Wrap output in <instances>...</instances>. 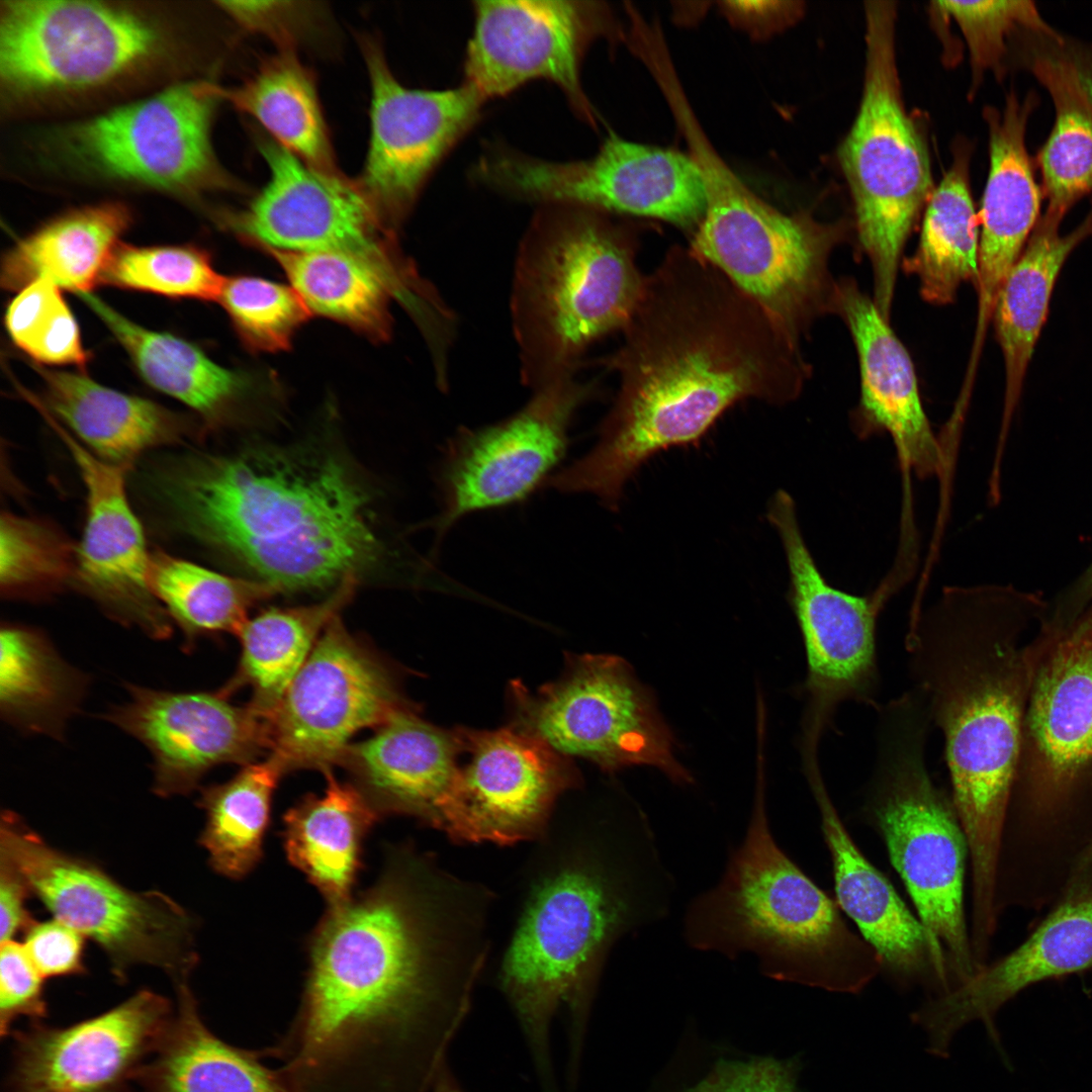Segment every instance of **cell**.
<instances>
[{
  "mask_svg": "<svg viewBox=\"0 0 1092 1092\" xmlns=\"http://www.w3.org/2000/svg\"><path fill=\"white\" fill-rule=\"evenodd\" d=\"M219 100L209 82L177 84L73 125L65 145L108 178L169 191L217 187L223 178L210 131Z\"/></svg>",
  "mask_w": 1092,
  "mask_h": 1092,
  "instance_id": "cell-19",
  "label": "cell"
},
{
  "mask_svg": "<svg viewBox=\"0 0 1092 1092\" xmlns=\"http://www.w3.org/2000/svg\"><path fill=\"white\" fill-rule=\"evenodd\" d=\"M0 858L23 878L54 918L94 941L122 981L135 966L188 979L198 954L193 916L157 891H132L96 863L50 845L16 813L0 824Z\"/></svg>",
  "mask_w": 1092,
  "mask_h": 1092,
  "instance_id": "cell-11",
  "label": "cell"
},
{
  "mask_svg": "<svg viewBox=\"0 0 1092 1092\" xmlns=\"http://www.w3.org/2000/svg\"><path fill=\"white\" fill-rule=\"evenodd\" d=\"M1092 602V562L1057 599L1058 606L1068 614L1080 613Z\"/></svg>",
  "mask_w": 1092,
  "mask_h": 1092,
  "instance_id": "cell-56",
  "label": "cell"
},
{
  "mask_svg": "<svg viewBox=\"0 0 1092 1092\" xmlns=\"http://www.w3.org/2000/svg\"><path fill=\"white\" fill-rule=\"evenodd\" d=\"M829 852L835 900L876 949L882 973L900 989L940 996L953 989L944 952L844 825L825 780L809 784Z\"/></svg>",
  "mask_w": 1092,
  "mask_h": 1092,
  "instance_id": "cell-28",
  "label": "cell"
},
{
  "mask_svg": "<svg viewBox=\"0 0 1092 1092\" xmlns=\"http://www.w3.org/2000/svg\"><path fill=\"white\" fill-rule=\"evenodd\" d=\"M22 935V944L44 980L86 972L85 937L69 925L56 918L34 920Z\"/></svg>",
  "mask_w": 1092,
  "mask_h": 1092,
  "instance_id": "cell-53",
  "label": "cell"
},
{
  "mask_svg": "<svg viewBox=\"0 0 1092 1092\" xmlns=\"http://www.w3.org/2000/svg\"><path fill=\"white\" fill-rule=\"evenodd\" d=\"M473 11L463 83L487 101L543 79L594 124L581 65L590 44L613 32L609 8L592 1L482 0L473 3Z\"/></svg>",
  "mask_w": 1092,
  "mask_h": 1092,
  "instance_id": "cell-21",
  "label": "cell"
},
{
  "mask_svg": "<svg viewBox=\"0 0 1092 1092\" xmlns=\"http://www.w3.org/2000/svg\"><path fill=\"white\" fill-rule=\"evenodd\" d=\"M5 326L12 342L37 364L75 365L88 362L78 323L53 281L38 279L9 302Z\"/></svg>",
  "mask_w": 1092,
  "mask_h": 1092,
  "instance_id": "cell-49",
  "label": "cell"
},
{
  "mask_svg": "<svg viewBox=\"0 0 1092 1092\" xmlns=\"http://www.w3.org/2000/svg\"><path fill=\"white\" fill-rule=\"evenodd\" d=\"M636 255V238L609 213L538 207L518 245L510 294L527 388L576 376L590 346L624 329L645 277Z\"/></svg>",
  "mask_w": 1092,
  "mask_h": 1092,
  "instance_id": "cell-7",
  "label": "cell"
},
{
  "mask_svg": "<svg viewBox=\"0 0 1092 1092\" xmlns=\"http://www.w3.org/2000/svg\"><path fill=\"white\" fill-rule=\"evenodd\" d=\"M677 124L706 186V209L690 247L756 301L799 344L833 308L829 255L839 235L805 214H788L752 192L711 146L693 112Z\"/></svg>",
  "mask_w": 1092,
  "mask_h": 1092,
  "instance_id": "cell-9",
  "label": "cell"
},
{
  "mask_svg": "<svg viewBox=\"0 0 1092 1092\" xmlns=\"http://www.w3.org/2000/svg\"><path fill=\"white\" fill-rule=\"evenodd\" d=\"M160 42L150 20L118 5L10 0L1 6V82L21 94L96 87L144 63Z\"/></svg>",
  "mask_w": 1092,
  "mask_h": 1092,
  "instance_id": "cell-16",
  "label": "cell"
},
{
  "mask_svg": "<svg viewBox=\"0 0 1092 1092\" xmlns=\"http://www.w3.org/2000/svg\"><path fill=\"white\" fill-rule=\"evenodd\" d=\"M46 403L73 436L103 460L120 465L141 453L181 441L186 422L162 405L104 386L83 374L33 366Z\"/></svg>",
  "mask_w": 1092,
  "mask_h": 1092,
  "instance_id": "cell-34",
  "label": "cell"
},
{
  "mask_svg": "<svg viewBox=\"0 0 1092 1092\" xmlns=\"http://www.w3.org/2000/svg\"><path fill=\"white\" fill-rule=\"evenodd\" d=\"M37 411L74 459L86 490V522L76 549L74 580L107 615L155 640L172 623L148 579L151 554L125 489V469L101 459L42 405Z\"/></svg>",
  "mask_w": 1092,
  "mask_h": 1092,
  "instance_id": "cell-25",
  "label": "cell"
},
{
  "mask_svg": "<svg viewBox=\"0 0 1092 1092\" xmlns=\"http://www.w3.org/2000/svg\"><path fill=\"white\" fill-rule=\"evenodd\" d=\"M408 708L386 665L338 616L265 720L268 749L286 772L326 770L356 733Z\"/></svg>",
  "mask_w": 1092,
  "mask_h": 1092,
  "instance_id": "cell-18",
  "label": "cell"
},
{
  "mask_svg": "<svg viewBox=\"0 0 1092 1092\" xmlns=\"http://www.w3.org/2000/svg\"><path fill=\"white\" fill-rule=\"evenodd\" d=\"M217 4L243 27L275 37L283 48H291L293 23L303 12L291 2L220 1Z\"/></svg>",
  "mask_w": 1092,
  "mask_h": 1092,
  "instance_id": "cell-54",
  "label": "cell"
},
{
  "mask_svg": "<svg viewBox=\"0 0 1092 1092\" xmlns=\"http://www.w3.org/2000/svg\"><path fill=\"white\" fill-rule=\"evenodd\" d=\"M595 391L576 376L555 381L533 390L510 417L451 438L437 472L438 537L468 514L523 500L550 477L568 449L575 414Z\"/></svg>",
  "mask_w": 1092,
  "mask_h": 1092,
  "instance_id": "cell-17",
  "label": "cell"
},
{
  "mask_svg": "<svg viewBox=\"0 0 1092 1092\" xmlns=\"http://www.w3.org/2000/svg\"><path fill=\"white\" fill-rule=\"evenodd\" d=\"M1040 623L1023 742L1031 758L1030 804L1046 816L1092 767V602L1065 624Z\"/></svg>",
  "mask_w": 1092,
  "mask_h": 1092,
  "instance_id": "cell-23",
  "label": "cell"
},
{
  "mask_svg": "<svg viewBox=\"0 0 1092 1092\" xmlns=\"http://www.w3.org/2000/svg\"><path fill=\"white\" fill-rule=\"evenodd\" d=\"M473 174L485 186L539 206L574 205L656 218L692 235L707 203L704 177L691 154L614 132L594 157L580 161H547L494 145L479 158Z\"/></svg>",
  "mask_w": 1092,
  "mask_h": 1092,
  "instance_id": "cell-13",
  "label": "cell"
},
{
  "mask_svg": "<svg viewBox=\"0 0 1092 1092\" xmlns=\"http://www.w3.org/2000/svg\"><path fill=\"white\" fill-rule=\"evenodd\" d=\"M89 677L67 662L33 627L3 624L0 631V713L29 734L57 740L80 711Z\"/></svg>",
  "mask_w": 1092,
  "mask_h": 1092,
  "instance_id": "cell-39",
  "label": "cell"
},
{
  "mask_svg": "<svg viewBox=\"0 0 1092 1092\" xmlns=\"http://www.w3.org/2000/svg\"><path fill=\"white\" fill-rule=\"evenodd\" d=\"M219 94L302 161L339 172L314 77L291 48L268 57L241 85L219 87Z\"/></svg>",
  "mask_w": 1092,
  "mask_h": 1092,
  "instance_id": "cell-40",
  "label": "cell"
},
{
  "mask_svg": "<svg viewBox=\"0 0 1092 1092\" xmlns=\"http://www.w3.org/2000/svg\"><path fill=\"white\" fill-rule=\"evenodd\" d=\"M459 750V729L436 727L408 708L350 744L338 763L381 816H411L441 831Z\"/></svg>",
  "mask_w": 1092,
  "mask_h": 1092,
  "instance_id": "cell-30",
  "label": "cell"
},
{
  "mask_svg": "<svg viewBox=\"0 0 1092 1092\" xmlns=\"http://www.w3.org/2000/svg\"><path fill=\"white\" fill-rule=\"evenodd\" d=\"M224 281L210 255L195 246L141 247L119 243L99 283L172 298L218 301Z\"/></svg>",
  "mask_w": 1092,
  "mask_h": 1092,
  "instance_id": "cell-47",
  "label": "cell"
},
{
  "mask_svg": "<svg viewBox=\"0 0 1092 1092\" xmlns=\"http://www.w3.org/2000/svg\"><path fill=\"white\" fill-rule=\"evenodd\" d=\"M371 87L370 138L357 179L395 233L429 178L480 118L485 100L470 86L424 90L403 86L382 50L362 40Z\"/></svg>",
  "mask_w": 1092,
  "mask_h": 1092,
  "instance_id": "cell-20",
  "label": "cell"
},
{
  "mask_svg": "<svg viewBox=\"0 0 1092 1092\" xmlns=\"http://www.w3.org/2000/svg\"><path fill=\"white\" fill-rule=\"evenodd\" d=\"M432 1092H462V1091H461L460 1087L458 1086V1084L456 1083L454 1077L452 1076V1074L449 1071V1069L447 1068V1066H445L441 1070V1072H440V1074H439V1076H438V1078H437V1080H436V1082L434 1084Z\"/></svg>",
  "mask_w": 1092,
  "mask_h": 1092,
  "instance_id": "cell-59",
  "label": "cell"
},
{
  "mask_svg": "<svg viewBox=\"0 0 1092 1092\" xmlns=\"http://www.w3.org/2000/svg\"><path fill=\"white\" fill-rule=\"evenodd\" d=\"M1061 220L1046 213L1038 220L994 301L992 318L1005 366L1004 410L995 459L998 463L1056 280L1069 254L1092 230V212L1067 235L1059 233Z\"/></svg>",
  "mask_w": 1092,
  "mask_h": 1092,
  "instance_id": "cell-32",
  "label": "cell"
},
{
  "mask_svg": "<svg viewBox=\"0 0 1092 1092\" xmlns=\"http://www.w3.org/2000/svg\"><path fill=\"white\" fill-rule=\"evenodd\" d=\"M622 332L602 360L619 389L598 441L551 480L611 510L652 456L697 442L740 400H793L808 375L799 344L691 247H671L645 275Z\"/></svg>",
  "mask_w": 1092,
  "mask_h": 1092,
  "instance_id": "cell-2",
  "label": "cell"
},
{
  "mask_svg": "<svg viewBox=\"0 0 1092 1092\" xmlns=\"http://www.w3.org/2000/svg\"><path fill=\"white\" fill-rule=\"evenodd\" d=\"M934 4L958 23L968 43L973 68L979 73L1001 69L1007 40L1018 30L1064 41L1031 1H936Z\"/></svg>",
  "mask_w": 1092,
  "mask_h": 1092,
  "instance_id": "cell-51",
  "label": "cell"
},
{
  "mask_svg": "<svg viewBox=\"0 0 1092 1092\" xmlns=\"http://www.w3.org/2000/svg\"><path fill=\"white\" fill-rule=\"evenodd\" d=\"M258 146L268 180L243 209L223 215L229 230L265 251L351 256L374 270L401 305L419 298L426 279L357 180L317 169L271 139Z\"/></svg>",
  "mask_w": 1092,
  "mask_h": 1092,
  "instance_id": "cell-12",
  "label": "cell"
},
{
  "mask_svg": "<svg viewBox=\"0 0 1092 1092\" xmlns=\"http://www.w3.org/2000/svg\"><path fill=\"white\" fill-rule=\"evenodd\" d=\"M979 218L969 188L965 161L953 163L925 209L918 247L904 262L919 292L932 304H947L966 281L976 282Z\"/></svg>",
  "mask_w": 1092,
  "mask_h": 1092,
  "instance_id": "cell-42",
  "label": "cell"
},
{
  "mask_svg": "<svg viewBox=\"0 0 1092 1092\" xmlns=\"http://www.w3.org/2000/svg\"><path fill=\"white\" fill-rule=\"evenodd\" d=\"M174 1009L143 989L96 1016L64 1027L14 1032L11 1092H129Z\"/></svg>",
  "mask_w": 1092,
  "mask_h": 1092,
  "instance_id": "cell-24",
  "label": "cell"
},
{
  "mask_svg": "<svg viewBox=\"0 0 1092 1092\" xmlns=\"http://www.w3.org/2000/svg\"><path fill=\"white\" fill-rule=\"evenodd\" d=\"M218 301L245 347L255 352L290 348L311 315L291 286L256 276L225 278Z\"/></svg>",
  "mask_w": 1092,
  "mask_h": 1092,
  "instance_id": "cell-50",
  "label": "cell"
},
{
  "mask_svg": "<svg viewBox=\"0 0 1092 1092\" xmlns=\"http://www.w3.org/2000/svg\"><path fill=\"white\" fill-rule=\"evenodd\" d=\"M459 735L457 772L441 831L468 843L542 839L555 802L578 783L567 756L512 726L459 729Z\"/></svg>",
  "mask_w": 1092,
  "mask_h": 1092,
  "instance_id": "cell-22",
  "label": "cell"
},
{
  "mask_svg": "<svg viewBox=\"0 0 1092 1092\" xmlns=\"http://www.w3.org/2000/svg\"><path fill=\"white\" fill-rule=\"evenodd\" d=\"M329 906L297 1013L277 1044L292 1092H432L487 956L492 895L412 845Z\"/></svg>",
  "mask_w": 1092,
  "mask_h": 1092,
  "instance_id": "cell-1",
  "label": "cell"
},
{
  "mask_svg": "<svg viewBox=\"0 0 1092 1092\" xmlns=\"http://www.w3.org/2000/svg\"><path fill=\"white\" fill-rule=\"evenodd\" d=\"M762 776L741 843L719 882L687 908L684 937L702 951L751 953L765 976L829 992L858 994L882 973L876 949L853 930L836 900L776 841Z\"/></svg>",
  "mask_w": 1092,
  "mask_h": 1092,
  "instance_id": "cell-6",
  "label": "cell"
},
{
  "mask_svg": "<svg viewBox=\"0 0 1092 1092\" xmlns=\"http://www.w3.org/2000/svg\"><path fill=\"white\" fill-rule=\"evenodd\" d=\"M131 216L121 203L71 210L17 242L1 264V284L21 290L38 279L77 293L99 283L101 273Z\"/></svg>",
  "mask_w": 1092,
  "mask_h": 1092,
  "instance_id": "cell-37",
  "label": "cell"
},
{
  "mask_svg": "<svg viewBox=\"0 0 1092 1092\" xmlns=\"http://www.w3.org/2000/svg\"><path fill=\"white\" fill-rule=\"evenodd\" d=\"M1036 104L1034 95L1020 100L1010 92L1002 111H985L990 170L978 216V313L972 347L976 353L982 351L998 290L1037 222L1040 192L1024 142L1027 121Z\"/></svg>",
  "mask_w": 1092,
  "mask_h": 1092,
  "instance_id": "cell-31",
  "label": "cell"
},
{
  "mask_svg": "<svg viewBox=\"0 0 1092 1092\" xmlns=\"http://www.w3.org/2000/svg\"><path fill=\"white\" fill-rule=\"evenodd\" d=\"M795 1060L736 1053L690 1039L646 1092H800Z\"/></svg>",
  "mask_w": 1092,
  "mask_h": 1092,
  "instance_id": "cell-46",
  "label": "cell"
},
{
  "mask_svg": "<svg viewBox=\"0 0 1092 1092\" xmlns=\"http://www.w3.org/2000/svg\"><path fill=\"white\" fill-rule=\"evenodd\" d=\"M1048 608L1012 585L948 586L906 633L912 688L944 739L950 796L979 879L998 869L1020 762L1033 667L1021 637Z\"/></svg>",
  "mask_w": 1092,
  "mask_h": 1092,
  "instance_id": "cell-4",
  "label": "cell"
},
{
  "mask_svg": "<svg viewBox=\"0 0 1092 1092\" xmlns=\"http://www.w3.org/2000/svg\"><path fill=\"white\" fill-rule=\"evenodd\" d=\"M833 307L842 316L857 352L859 436L881 431L892 438L900 463L920 478L942 469L944 455L923 408L909 353L856 283L835 284Z\"/></svg>",
  "mask_w": 1092,
  "mask_h": 1092,
  "instance_id": "cell-29",
  "label": "cell"
},
{
  "mask_svg": "<svg viewBox=\"0 0 1092 1092\" xmlns=\"http://www.w3.org/2000/svg\"><path fill=\"white\" fill-rule=\"evenodd\" d=\"M150 587L183 633L185 650L203 636L238 634L250 609L277 594L255 579L229 576L157 552L148 568Z\"/></svg>",
  "mask_w": 1092,
  "mask_h": 1092,
  "instance_id": "cell-44",
  "label": "cell"
},
{
  "mask_svg": "<svg viewBox=\"0 0 1092 1092\" xmlns=\"http://www.w3.org/2000/svg\"><path fill=\"white\" fill-rule=\"evenodd\" d=\"M1092 968V889L1062 897L1058 906L1016 948L986 963L948 993L928 997L911 1020L928 1038V1052L946 1058L954 1034L981 1021L1000 1046L998 1011L1019 992Z\"/></svg>",
  "mask_w": 1092,
  "mask_h": 1092,
  "instance_id": "cell-27",
  "label": "cell"
},
{
  "mask_svg": "<svg viewBox=\"0 0 1092 1092\" xmlns=\"http://www.w3.org/2000/svg\"><path fill=\"white\" fill-rule=\"evenodd\" d=\"M325 772L324 794L306 795L285 813L283 842L290 862L335 906L352 898L363 842L382 816L354 784Z\"/></svg>",
  "mask_w": 1092,
  "mask_h": 1092,
  "instance_id": "cell-35",
  "label": "cell"
},
{
  "mask_svg": "<svg viewBox=\"0 0 1092 1092\" xmlns=\"http://www.w3.org/2000/svg\"><path fill=\"white\" fill-rule=\"evenodd\" d=\"M875 754L858 810L883 840L917 916L947 961L953 989L977 971L965 906L968 843L950 794L932 779L933 727L910 688L876 709Z\"/></svg>",
  "mask_w": 1092,
  "mask_h": 1092,
  "instance_id": "cell-8",
  "label": "cell"
},
{
  "mask_svg": "<svg viewBox=\"0 0 1092 1092\" xmlns=\"http://www.w3.org/2000/svg\"><path fill=\"white\" fill-rule=\"evenodd\" d=\"M267 252L311 314L343 324L371 340H388L393 296L369 266L335 252Z\"/></svg>",
  "mask_w": 1092,
  "mask_h": 1092,
  "instance_id": "cell-45",
  "label": "cell"
},
{
  "mask_svg": "<svg viewBox=\"0 0 1092 1092\" xmlns=\"http://www.w3.org/2000/svg\"><path fill=\"white\" fill-rule=\"evenodd\" d=\"M78 296L119 342L148 384L188 405L207 423L223 422L246 392L244 376L215 363L194 344L144 328L90 292Z\"/></svg>",
  "mask_w": 1092,
  "mask_h": 1092,
  "instance_id": "cell-36",
  "label": "cell"
},
{
  "mask_svg": "<svg viewBox=\"0 0 1092 1092\" xmlns=\"http://www.w3.org/2000/svg\"><path fill=\"white\" fill-rule=\"evenodd\" d=\"M864 12L862 98L839 161L854 203L858 241L872 268V298L890 322L904 245L932 193V178L926 145L901 98L895 3L868 1Z\"/></svg>",
  "mask_w": 1092,
  "mask_h": 1092,
  "instance_id": "cell-10",
  "label": "cell"
},
{
  "mask_svg": "<svg viewBox=\"0 0 1092 1092\" xmlns=\"http://www.w3.org/2000/svg\"><path fill=\"white\" fill-rule=\"evenodd\" d=\"M43 977L16 939L1 942L0 948V1032L12 1034L20 1017L40 1022L48 1016Z\"/></svg>",
  "mask_w": 1092,
  "mask_h": 1092,
  "instance_id": "cell-52",
  "label": "cell"
},
{
  "mask_svg": "<svg viewBox=\"0 0 1092 1092\" xmlns=\"http://www.w3.org/2000/svg\"><path fill=\"white\" fill-rule=\"evenodd\" d=\"M285 772L270 754L264 761L246 763L224 783L200 789L198 806L206 821L199 842L216 873L241 879L257 866L273 794Z\"/></svg>",
  "mask_w": 1092,
  "mask_h": 1092,
  "instance_id": "cell-43",
  "label": "cell"
},
{
  "mask_svg": "<svg viewBox=\"0 0 1092 1092\" xmlns=\"http://www.w3.org/2000/svg\"><path fill=\"white\" fill-rule=\"evenodd\" d=\"M358 581L347 577L320 603L271 608L248 619L237 634L241 642L237 670L218 692L228 698L241 688H251L249 706L266 720L323 631L352 599Z\"/></svg>",
  "mask_w": 1092,
  "mask_h": 1092,
  "instance_id": "cell-38",
  "label": "cell"
},
{
  "mask_svg": "<svg viewBox=\"0 0 1092 1092\" xmlns=\"http://www.w3.org/2000/svg\"><path fill=\"white\" fill-rule=\"evenodd\" d=\"M76 549L51 526L4 514L0 525V584L8 598H33L74 579Z\"/></svg>",
  "mask_w": 1092,
  "mask_h": 1092,
  "instance_id": "cell-48",
  "label": "cell"
},
{
  "mask_svg": "<svg viewBox=\"0 0 1092 1092\" xmlns=\"http://www.w3.org/2000/svg\"><path fill=\"white\" fill-rule=\"evenodd\" d=\"M177 1009L136 1082L143 1092H292L279 1071L214 1034L187 980L174 982Z\"/></svg>",
  "mask_w": 1092,
  "mask_h": 1092,
  "instance_id": "cell-33",
  "label": "cell"
},
{
  "mask_svg": "<svg viewBox=\"0 0 1092 1092\" xmlns=\"http://www.w3.org/2000/svg\"><path fill=\"white\" fill-rule=\"evenodd\" d=\"M767 519L781 538L790 574V601L806 653L802 737L820 742L838 708L851 702L876 709L882 678L877 622L890 590L856 596L831 585L803 538L791 495L779 490Z\"/></svg>",
  "mask_w": 1092,
  "mask_h": 1092,
  "instance_id": "cell-15",
  "label": "cell"
},
{
  "mask_svg": "<svg viewBox=\"0 0 1092 1092\" xmlns=\"http://www.w3.org/2000/svg\"><path fill=\"white\" fill-rule=\"evenodd\" d=\"M513 699L512 727L564 756L606 770L651 765L674 783L692 782L651 696L620 657L575 656L559 679L536 693L517 682Z\"/></svg>",
  "mask_w": 1092,
  "mask_h": 1092,
  "instance_id": "cell-14",
  "label": "cell"
},
{
  "mask_svg": "<svg viewBox=\"0 0 1092 1092\" xmlns=\"http://www.w3.org/2000/svg\"><path fill=\"white\" fill-rule=\"evenodd\" d=\"M1092 889V837L1074 858L1067 880L1064 896L1075 895Z\"/></svg>",
  "mask_w": 1092,
  "mask_h": 1092,
  "instance_id": "cell-57",
  "label": "cell"
},
{
  "mask_svg": "<svg viewBox=\"0 0 1092 1092\" xmlns=\"http://www.w3.org/2000/svg\"><path fill=\"white\" fill-rule=\"evenodd\" d=\"M31 895L19 873L0 858V938L1 942L15 939L34 921L26 901Z\"/></svg>",
  "mask_w": 1092,
  "mask_h": 1092,
  "instance_id": "cell-55",
  "label": "cell"
},
{
  "mask_svg": "<svg viewBox=\"0 0 1092 1092\" xmlns=\"http://www.w3.org/2000/svg\"><path fill=\"white\" fill-rule=\"evenodd\" d=\"M158 489L187 534L276 593L337 587L390 563L420 578L429 570L427 559L379 535L372 491L322 446L195 454Z\"/></svg>",
  "mask_w": 1092,
  "mask_h": 1092,
  "instance_id": "cell-3",
  "label": "cell"
},
{
  "mask_svg": "<svg viewBox=\"0 0 1092 1092\" xmlns=\"http://www.w3.org/2000/svg\"><path fill=\"white\" fill-rule=\"evenodd\" d=\"M1065 47L1082 90L1092 106V50L1075 43Z\"/></svg>",
  "mask_w": 1092,
  "mask_h": 1092,
  "instance_id": "cell-58",
  "label": "cell"
},
{
  "mask_svg": "<svg viewBox=\"0 0 1092 1092\" xmlns=\"http://www.w3.org/2000/svg\"><path fill=\"white\" fill-rule=\"evenodd\" d=\"M1064 42L1033 50L1029 68L1051 94L1056 120L1038 153L1046 214L1063 218L1070 207L1092 192V106Z\"/></svg>",
  "mask_w": 1092,
  "mask_h": 1092,
  "instance_id": "cell-41",
  "label": "cell"
},
{
  "mask_svg": "<svg viewBox=\"0 0 1092 1092\" xmlns=\"http://www.w3.org/2000/svg\"><path fill=\"white\" fill-rule=\"evenodd\" d=\"M128 700L103 718L139 740L153 761V790L188 795L213 767L249 763L268 749L265 721L218 691L170 692L128 684Z\"/></svg>",
  "mask_w": 1092,
  "mask_h": 1092,
  "instance_id": "cell-26",
  "label": "cell"
},
{
  "mask_svg": "<svg viewBox=\"0 0 1092 1092\" xmlns=\"http://www.w3.org/2000/svg\"><path fill=\"white\" fill-rule=\"evenodd\" d=\"M551 849L531 883L499 973L542 1082L553 1080L555 1013L567 1006L582 1032L610 949L625 934L664 918L674 891L643 816L568 833Z\"/></svg>",
  "mask_w": 1092,
  "mask_h": 1092,
  "instance_id": "cell-5",
  "label": "cell"
}]
</instances>
